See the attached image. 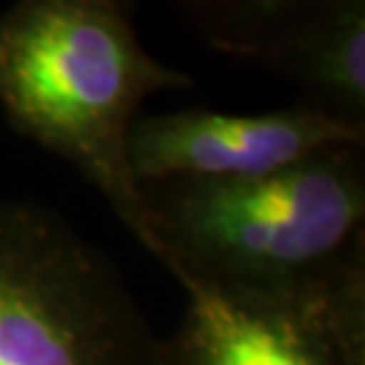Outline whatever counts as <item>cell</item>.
<instances>
[{
	"label": "cell",
	"mask_w": 365,
	"mask_h": 365,
	"mask_svg": "<svg viewBox=\"0 0 365 365\" xmlns=\"http://www.w3.org/2000/svg\"><path fill=\"white\" fill-rule=\"evenodd\" d=\"M365 128L294 105L268 114L185 109L135 116L128 166L135 182L164 178L250 180L280 173L339 145H363Z\"/></svg>",
	"instance_id": "5"
},
{
	"label": "cell",
	"mask_w": 365,
	"mask_h": 365,
	"mask_svg": "<svg viewBox=\"0 0 365 365\" xmlns=\"http://www.w3.org/2000/svg\"><path fill=\"white\" fill-rule=\"evenodd\" d=\"M192 78L140 46L116 0H19L0 14V107L29 140L67 159L105 195L145 250L140 185L128 166V130L152 93Z\"/></svg>",
	"instance_id": "2"
},
{
	"label": "cell",
	"mask_w": 365,
	"mask_h": 365,
	"mask_svg": "<svg viewBox=\"0 0 365 365\" xmlns=\"http://www.w3.org/2000/svg\"><path fill=\"white\" fill-rule=\"evenodd\" d=\"M148 252L178 282L330 316L365 334L363 145L250 180L140 182Z\"/></svg>",
	"instance_id": "1"
},
{
	"label": "cell",
	"mask_w": 365,
	"mask_h": 365,
	"mask_svg": "<svg viewBox=\"0 0 365 365\" xmlns=\"http://www.w3.org/2000/svg\"><path fill=\"white\" fill-rule=\"evenodd\" d=\"M119 268L67 218L0 200V365H155Z\"/></svg>",
	"instance_id": "3"
},
{
	"label": "cell",
	"mask_w": 365,
	"mask_h": 365,
	"mask_svg": "<svg viewBox=\"0 0 365 365\" xmlns=\"http://www.w3.org/2000/svg\"><path fill=\"white\" fill-rule=\"evenodd\" d=\"M180 284L187 309L176 332L159 339L155 365H365V334L325 313Z\"/></svg>",
	"instance_id": "6"
},
{
	"label": "cell",
	"mask_w": 365,
	"mask_h": 365,
	"mask_svg": "<svg viewBox=\"0 0 365 365\" xmlns=\"http://www.w3.org/2000/svg\"><path fill=\"white\" fill-rule=\"evenodd\" d=\"M182 10L218 53L266 64L306 105L365 128L363 0H197Z\"/></svg>",
	"instance_id": "4"
}]
</instances>
